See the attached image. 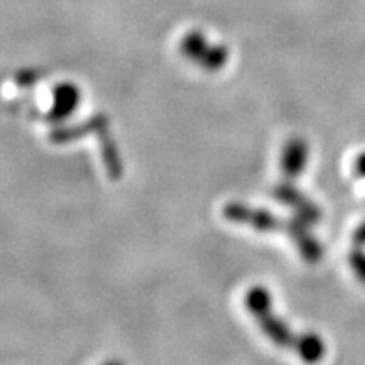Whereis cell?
<instances>
[{
  "label": "cell",
  "instance_id": "6da1fadb",
  "mask_svg": "<svg viewBox=\"0 0 365 365\" xmlns=\"http://www.w3.org/2000/svg\"><path fill=\"white\" fill-rule=\"evenodd\" d=\"M245 307L272 344L281 349L294 350L307 364H318L325 357L327 346L317 333H293L284 319L276 317L272 309V294L267 287H250L245 294Z\"/></svg>",
  "mask_w": 365,
  "mask_h": 365
},
{
  "label": "cell",
  "instance_id": "7a4b0ae2",
  "mask_svg": "<svg viewBox=\"0 0 365 365\" xmlns=\"http://www.w3.org/2000/svg\"><path fill=\"white\" fill-rule=\"evenodd\" d=\"M222 212L223 217L232 223L247 225L250 228H255L257 232H281V234H286L294 242L304 261L318 262L322 259V245L309 234L308 228L304 227L303 220H299V218L279 220L267 210L250 207V205L242 202H228Z\"/></svg>",
  "mask_w": 365,
  "mask_h": 365
},
{
  "label": "cell",
  "instance_id": "3957f363",
  "mask_svg": "<svg viewBox=\"0 0 365 365\" xmlns=\"http://www.w3.org/2000/svg\"><path fill=\"white\" fill-rule=\"evenodd\" d=\"M272 196L277 202L293 208L294 212L298 213L299 220L308 223H314L319 220V210L317 205L309 202L307 196L301 193L299 190H296L293 185H289V182H282V185L274 186Z\"/></svg>",
  "mask_w": 365,
  "mask_h": 365
},
{
  "label": "cell",
  "instance_id": "277c9868",
  "mask_svg": "<svg viewBox=\"0 0 365 365\" xmlns=\"http://www.w3.org/2000/svg\"><path fill=\"white\" fill-rule=\"evenodd\" d=\"M308 161V144L301 137H293L281 153V171L287 178H298Z\"/></svg>",
  "mask_w": 365,
  "mask_h": 365
},
{
  "label": "cell",
  "instance_id": "5b68a950",
  "mask_svg": "<svg viewBox=\"0 0 365 365\" xmlns=\"http://www.w3.org/2000/svg\"><path fill=\"white\" fill-rule=\"evenodd\" d=\"M108 127L107 118L103 115H97V117H91L88 122L81 125H75V127H65V129H58L54 130L51 134V140L54 144H68L73 143V140L80 139V137H85L90 132H102Z\"/></svg>",
  "mask_w": 365,
  "mask_h": 365
},
{
  "label": "cell",
  "instance_id": "8992f818",
  "mask_svg": "<svg viewBox=\"0 0 365 365\" xmlns=\"http://www.w3.org/2000/svg\"><path fill=\"white\" fill-rule=\"evenodd\" d=\"M78 98V91L73 88V86H59L56 90V95H54V107L51 110L53 120L59 122L63 118L70 117L73 110L76 108Z\"/></svg>",
  "mask_w": 365,
  "mask_h": 365
},
{
  "label": "cell",
  "instance_id": "52a82bcc",
  "mask_svg": "<svg viewBox=\"0 0 365 365\" xmlns=\"http://www.w3.org/2000/svg\"><path fill=\"white\" fill-rule=\"evenodd\" d=\"M100 149H102V158L107 173L110 175L112 180H118L122 173H124V164H122L120 153H118L117 145L110 139V135H100Z\"/></svg>",
  "mask_w": 365,
  "mask_h": 365
},
{
  "label": "cell",
  "instance_id": "ba28073f",
  "mask_svg": "<svg viewBox=\"0 0 365 365\" xmlns=\"http://www.w3.org/2000/svg\"><path fill=\"white\" fill-rule=\"evenodd\" d=\"M350 264L355 267V272L365 281V255L354 254V257L350 259Z\"/></svg>",
  "mask_w": 365,
  "mask_h": 365
},
{
  "label": "cell",
  "instance_id": "9c48e42d",
  "mask_svg": "<svg viewBox=\"0 0 365 365\" xmlns=\"http://www.w3.org/2000/svg\"><path fill=\"white\" fill-rule=\"evenodd\" d=\"M357 171L360 173V175H365V154H362V156L359 158V161H357Z\"/></svg>",
  "mask_w": 365,
  "mask_h": 365
},
{
  "label": "cell",
  "instance_id": "30bf717a",
  "mask_svg": "<svg viewBox=\"0 0 365 365\" xmlns=\"http://www.w3.org/2000/svg\"><path fill=\"white\" fill-rule=\"evenodd\" d=\"M102 365H125V364L120 362V360H108V362H105Z\"/></svg>",
  "mask_w": 365,
  "mask_h": 365
}]
</instances>
